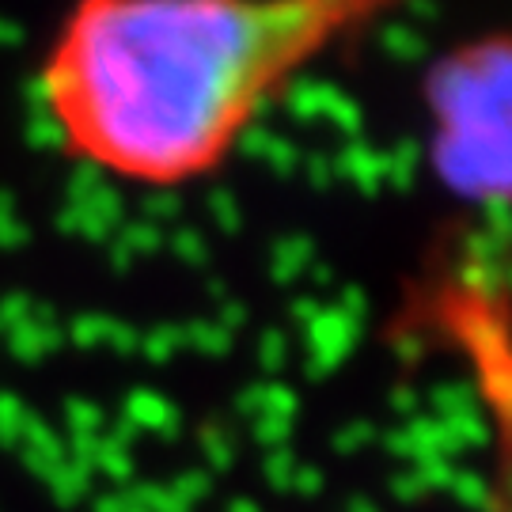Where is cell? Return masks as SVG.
Here are the masks:
<instances>
[{"label":"cell","instance_id":"8fae6325","mask_svg":"<svg viewBox=\"0 0 512 512\" xmlns=\"http://www.w3.org/2000/svg\"><path fill=\"white\" fill-rule=\"evenodd\" d=\"M16 42H23V27L16 19L0 16V46H16Z\"/></svg>","mask_w":512,"mask_h":512},{"label":"cell","instance_id":"9c48e42d","mask_svg":"<svg viewBox=\"0 0 512 512\" xmlns=\"http://www.w3.org/2000/svg\"><path fill=\"white\" fill-rule=\"evenodd\" d=\"M308 255H311L308 239H285V243L277 247V255H274V274L285 281V277H289V270L296 274V270L308 262Z\"/></svg>","mask_w":512,"mask_h":512},{"label":"cell","instance_id":"ba28073f","mask_svg":"<svg viewBox=\"0 0 512 512\" xmlns=\"http://www.w3.org/2000/svg\"><path fill=\"white\" fill-rule=\"evenodd\" d=\"M387 156V186H410L414 171H418V145L414 141H395L391 148H384Z\"/></svg>","mask_w":512,"mask_h":512},{"label":"cell","instance_id":"3957f363","mask_svg":"<svg viewBox=\"0 0 512 512\" xmlns=\"http://www.w3.org/2000/svg\"><path fill=\"white\" fill-rule=\"evenodd\" d=\"M285 110L293 114L296 122L304 126H330L346 137H357L365 126V114L357 107V99L349 92H342L330 80H315V76H300L293 84H285Z\"/></svg>","mask_w":512,"mask_h":512},{"label":"cell","instance_id":"8992f818","mask_svg":"<svg viewBox=\"0 0 512 512\" xmlns=\"http://www.w3.org/2000/svg\"><path fill=\"white\" fill-rule=\"evenodd\" d=\"M236 148L247 156V160L270 167L274 175H289V171H296V167H300V148H296L289 137H281L277 129H270V126H251L236 141Z\"/></svg>","mask_w":512,"mask_h":512},{"label":"cell","instance_id":"30bf717a","mask_svg":"<svg viewBox=\"0 0 512 512\" xmlns=\"http://www.w3.org/2000/svg\"><path fill=\"white\" fill-rule=\"evenodd\" d=\"M209 205H213V213H217V220L224 224V228H236L239 224V202L236 198H228L224 190H213Z\"/></svg>","mask_w":512,"mask_h":512},{"label":"cell","instance_id":"52a82bcc","mask_svg":"<svg viewBox=\"0 0 512 512\" xmlns=\"http://www.w3.org/2000/svg\"><path fill=\"white\" fill-rule=\"evenodd\" d=\"M380 46L399 65H418L421 57H425V50H429V42H425L418 23H391L384 35H380Z\"/></svg>","mask_w":512,"mask_h":512},{"label":"cell","instance_id":"7a4b0ae2","mask_svg":"<svg viewBox=\"0 0 512 512\" xmlns=\"http://www.w3.org/2000/svg\"><path fill=\"white\" fill-rule=\"evenodd\" d=\"M433 167L475 202L512 205V38H486L429 76Z\"/></svg>","mask_w":512,"mask_h":512},{"label":"cell","instance_id":"277c9868","mask_svg":"<svg viewBox=\"0 0 512 512\" xmlns=\"http://www.w3.org/2000/svg\"><path fill=\"white\" fill-rule=\"evenodd\" d=\"M65 224L88 239H107L122 224V198L107 183L99 167L84 164L69 179V205H65Z\"/></svg>","mask_w":512,"mask_h":512},{"label":"cell","instance_id":"6da1fadb","mask_svg":"<svg viewBox=\"0 0 512 512\" xmlns=\"http://www.w3.org/2000/svg\"><path fill=\"white\" fill-rule=\"evenodd\" d=\"M380 0H80L38 95L103 175H202L342 27Z\"/></svg>","mask_w":512,"mask_h":512},{"label":"cell","instance_id":"5b68a950","mask_svg":"<svg viewBox=\"0 0 512 512\" xmlns=\"http://www.w3.org/2000/svg\"><path fill=\"white\" fill-rule=\"evenodd\" d=\"M330 171H334V183H349L365 194H376L387 186V156L384 148H372L365 141H349L334 160H330Z\"/></svg>","mask_w":512,"mask_h":512}]
</instances>
